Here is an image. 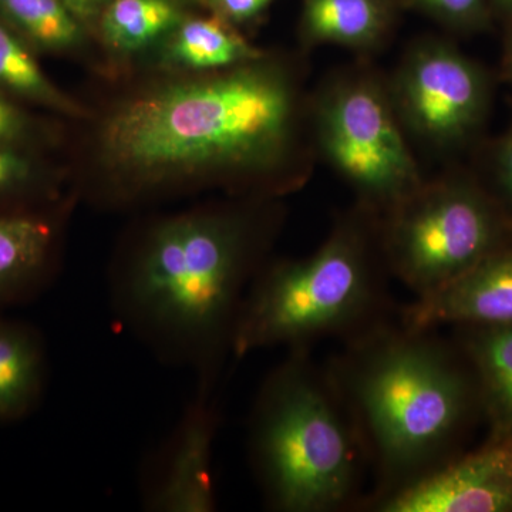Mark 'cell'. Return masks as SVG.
Here are the masks:
<instances>
[{"mask_svg":"<svg viewBox=\"0 0 512 512\" xmlns=\"http://www.w3.org/2000/svg\"><path fill=\"white\" fill-rule=\"evenodd\" d=\"M293 106L281 73L242 64L128 101L104 123L101 154L111 171L144 184L264 170L285 151Z\"/></svg>","mask_w":512,"mask_h":512,"instance_id":"obj_1","label":"cell"},{"mask_svg":"<svg viewBox=\"0 0 512 512\" xmlns=\"http://www.w3.org/2000/svg\"><path fill=\"white\" fill-rule=\"evenodd\" d=\"M367 348L349 377L357 413L387 471L416 470L456 430L466 406L463 379L420 332Z\"/></svg>","mask_w":512,"mask_h":512,"instance_id":"obj_2","label":"cell"},{"mask_svg":"<svg viewBox=\"0 0 512 512\" xmlns=\"http://www.w3.org/2000/svg\"><path fill=\"white\" fill-rule=\"evenodd\" d=\"M256 450L266 487L281 510L332 511L348 501L355 487L348 427L326 387L296 363L269 383Z\"/></svg>","mask_w":512,"mask_h":512,"instance_id":"obj_3","label":"cell"},{"mask_svg":"<svg viewBox=\"0 0 512 512\" xmlns=\"http://www.w3.org/2000/svg\"><path fill=\"white\" fill-rule=\"evenodd\" d=\"M244 268V229L221 217L165 222L141 255L130 295L158 325L204 338L231 313Z\"/></svg>","mask_w":512,"mask_h":512,"instance_id":"obj_4","label":"cell"},{"mask_svg":"<svg viewBox=\"0 0 512 512\" xmlns=\"http://www.w3.org/2000/svg\"><path fill=\"white\" fill-rule=\"evenodd\" d=\"M376 302L365 248L340 231L315 254L279 266L252 293L234 333L238 355L342 332Z\"/></svg>","mask_w":512,"mask_h":512,"instance_id":"obj_5","label":"cell"},{"mask_svg":"<svg viewBox=\"0 0 512 512\" xmlns=\"http://www.w3.org/2000/svg\"><path fill=\"white\" fill-rule=\"evenodd\" d=\"M389 234L396 274L417 296L473 268L490 251L491 212L473 192L439 188L403 198Z\"/></svg>","mask_w":512,"mask_h":512,"instance_id":"obj_6","label":"cell"},{"mask_svg":"<svg viewBox=\"0 0 512 512\" xmlns=\"http://www.w3.org/2000/svg\"><path fill=\"white\" fill-rule=\"evenodd\" d=\"M320 140L333 167L367 197L399 202L417 190L416 164L376 87L348 84L332 94L320 114Z\"/></svg>","mask_w":512,"mask_h":512,"instance_id":"obj_7","label":"cell"},{"mask_svg":"<svg viewBox=\"0 0 512 512\" xmlns=\"http://www.w3.org/2000/svg\"><path fill=\"white\" fill-rule=\"evenodd\" d=\"M476 66L453 47L431 43L414 50L399 80V101L420 136L446 144L467 136L485 107Z\"/></svg>","mask_w":512,"mask_h":512,"instance_id":"obj_8","label":"cell"},{"mask_svg":"<svg viewBox=\"0 0 512 512\" xmlns=\"http://www.w3.org/2000/svg\"><path fill=\"white\" fill-rule=\"evenodd\" d=\"M377 507L383 512L512 511V431L463 460L402 485Z\"/></svg>","mask_w":512,"mask_h":512,"instance_id":"obj_9","label":"cell"},{"mask_svg":"<svg viewBox=\"0 0 512 512\" xmlns=\"http://www.w3.org/2000/svg\"><path fill=\"white\" fill-rule=\"evenodd\" d=\"M410 332L437 325H512V252L487 255L463 275L419 296L404 313Z\"/></svg>","mask_w":512,"mask_h":512,"instance_id":"obj_10","label":"cell"},{"mask_svg":"<svg viewBox=\"0 0 512 512\" xmlns=\"http://www.w3.org/2000/svg\"><path fill=\"white\" fill-rule=\"evenodd\" d=\"M53 242L55 227L42 212L0 211V306L35 289Z\"/></svg>","mask_w":512,"mask_h":512,"instance_id":"obj_11","label":"cell"},{"mask_svg":"<svg viewBox=\"0 0 512 512\" xmlns=\"http://www.w3.org/2000/svg\"><path fill=\"white\" fill-rule=\"evenodd\" d=\"M212 427L204 413L185 424L170 470L156 498L160 510L207 512L214 507L210 454Z\"/></svg>","mask_w":512,"mask_h":512,"instance_id":"obj_12","label":"cell"},{"mask_svg":"<svg viewBox=\"0 0 512 512\" xmlns=\"http://www.w3.org/2000/svg\"><path fill=\"white\" fill-rule=\"evenodd\" d=\"M261 52L222 19L183 20L168 35L164 60L190 70H224L254 63Z\"/></svg>","mask_w":512,"mask_h":512,"instance_id":"obj_13","label":"cell"},{"mask_svg":"<svg viewBox=\"0 0 512 512\" xmlns=\"http://www.w3.org/2000/svg\"><path fill=\"white\" fill-rule=\"evenodd\" d=\"M43 352L32 330L0 318V420L22 419L39 399Z\"/></svg>","mask_w":512,"mask_h":512,"instance_id":"obj_14","label":"cell"},{"mask_svg":"<svg viewBox=\"0 0 512 512\" xmlns=\"http://www.w3.org/2000/svg\"><path fill=\"white\" fill-rule=\"evenodd\" d=\"M0 93L63 114H80V107L47 77L35 49L15 30L0 22Z\"/></svg>","mask_w":512,"mask_h":512,"instance_id":"obj_15","label":"cell"},{"mask_svg":"<svg viewBox=\"0 0 512 512\" xmlns=\"http://www.w3.org/2000/svg\"><path fill=\"white\" fill-rule=\"evenodd\" d=\"M386 15L382 0H305L303 26L315 42L365 46L383 32Z\"/></svg>","mask_w":512,"mask_h":512,"instance_id":"obj_16","label":"cell"},{"mask_svg":"<svg viewBox=\"0 0 512 512\" xmlns=\"http://www.w3.org/2000/svg\"><path fill=\"white\" fill-rule=\"evenodd\" d=\"M183 22L171 0H110L100 16L107 45L121 53H136L170 35Z\"/></svg>","mask_w":512,"mask_h":512,"instance_id":"obj_17","label":"cell"},{"mask_svg":"<svg viewBox=\"0 0 512 512\" xmlns=\"http://www.w3.org/2000/svg\"><path fill=\"white\" fill-rule=\"evenodd\" d=\"M0 22L35 50L66 52L83 42L82 22L62 0H0Z\"/></svg>","mask_w":512,"mask_h":512,"instance_id":"obj_18","label":"cell"},{"mask_svg":"<svg viewBox=\"0 0 512 512\" xmlns=\"http://www.w3.org/2000/svg\"><path fill=\"white\" fill-rule=\"evenodd\" d=\"M501 436L512 431V325L487 328L474 343Z\"/></svg>","mask_w":512,"mask_h":512,"instance_id":"obj_19","label":"cell"},{"mask_svg":"<svg viewBox=\"0 0 512 512\" xmlns=\"http://www.w3.org/2000/svg\"><path fill=\"white\" fill-rule=\"evenodd\" d=\"M35 151L0 144V211L29 210L26 205L49 190V171Z\"/></svg>","mask_w":512,"mask_h":512,"instance_id":"obj_20","label":"cell"},{"mask_svg":"<svg viewBox=\"0 0 512 512\" xmlns=\"http://www.w3.org/2000/svg\"><path fill=\"white\" fill-rule=\"evenodd\" d=\"M42 138L40 121L23 103L0 93V144L35 148Z\"/></svg>","mask_w":512,"mask_h":512,"instance_id":"obj_21","label":"cell"},{"mask_svg":"<svg viewBox=\"0 0 512 512\" xmlns=\"http://www.w3.org/2000/svg\"><path fill=\"white\" fill-rule=\"evenodd\" d=\"M434 18L458 28H473L484 22L490 0H412Z\"/></svg>","mask_w":512,"mask_h":512,"instance_id":"obj_22","label":"cell"},{"mask_svg":"<svg viewBox=\"0 0 512 512\" xmlns=\"http://www.w3.org/2000/svg\"><path fill=\"white\" fill-rule=\"evenodd\" d=\"M221 15L232 22H245L268 8L272 0H212Z\"/></svg>","mask_w":512,"mask_h":512,"instance_id":"obj_23","label":"cell"},{"mask_svg":"<svg viewBox=\"0 0 512 512\" xmlns=\"http://www.w3.org/2000/svg\"><path fill=\"white\" fill-rule=\"evenodd\" d=\"M62 2L72 10L80 22H83V20H92L101 16L110 0H62Z\"/></svg>","mask_w":512,"mask_h":512,"instance_id":"obj_24","label":"cell"},{"mask_svg":"<svg viewBox=\"0 0 512 512\" xmlns=\"http://www.w3.org/2000/svg\"><path fill=\"white\" fill-rule=\"evenodd\" d=\"M500 171L505 187L512 194V134L507 138L500 153Z\"/></svg>","mask_w":512,"mask_h":512,"instance_id":"obj_25","label":"cell"},{"mask_svg":"<svg viewBox=\"0 0 512 512\" xmlns=\"http://www.w3.org/2000/svg\"><path fill=\"white\" fill-rule=\"evenodd\" d=\"M494 3L495 8L500 9L501 12L512 15V0H490Z\"/></svg>","mask_w":512,"mask_h":512,"instance_id":"obj_26","label":"cell"},{"mask_svg":"<svg viewBox=\"0 0 512 512\" xmlns=\"http://www.w3.org/2000/svg\"><path fill=\"white\" fill-rule=\"evenodd\" d=\"M511 69H512V47H511V57H510Z\"/></svg>","mask_w":512,"mask_h":512,"instance_id":"obj_27","label":"cell"}]
</instances>
